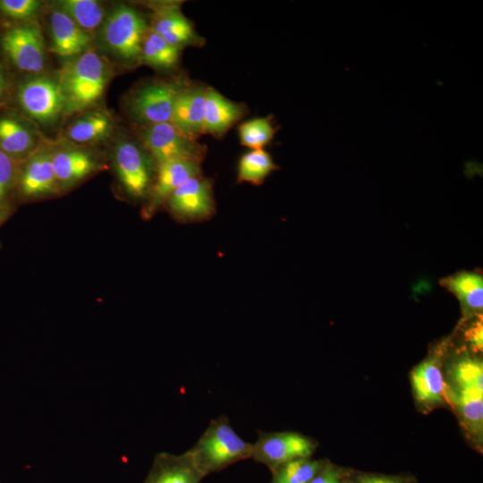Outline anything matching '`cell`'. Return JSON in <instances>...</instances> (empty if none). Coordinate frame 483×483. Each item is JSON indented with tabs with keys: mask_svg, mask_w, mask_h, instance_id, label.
Returning <instances> with one entry per match:
<instances>
[{
	"mask_svg": "<svg viewBox=\"0 0 483 483\" xmlns=\"http://www.w3.org/2000/svg\"><path fill=\"white\" fill-rule=\"evenodd\" d=\"M445 396L470 446L483 450V361L468 349L449 352L445 364Z\"/></svg>",
	"mask_w": 483,
	"mask_h": 483,
	"instance_id": "cell-1",
	"label": "cell"
},
{
	"mask_svg": "<svg viewBox=\"0 0 483 483\" xmlns=\"http://www.w3.org/2000/svg\"><path fill=\"white\" fill-rule=\"evenodd\" d=\"M186 453L205 478L240 461L251 459L252 444L234 431L227 416L220 415L209 422L197 443Z\"/></svg>",
	"mask_w": 483,
	"mask_h": 483,
	"instance_id": "cell-2",
	"label": "cell"
},
{
	"mask_svg": "<svg viewBox=\"0 0 483 483\" xmlns=\"http://www.w3.org/2000/svg\"><path fill=\"white\" fill-rule=\"evenodd\" d=\"M109 78L105 60L88 48L61 68L57 81L64 100L65 113L82 110L97 101Z\"/></svg>",
	"mask_w": 483,
	"mask_h": 483,
	"instance_id": "cell-3",
	"label": "cell"
},
{
	"mask_svg": "<svg viewBox=\"0 0 483 483\" xmlns=\"http://www.w3.org/2000/svg\"><path fill=\"white\" fill-rule=\"evenodd\" d=\"M450 350V339L442 340L410 372L415 408L421 414L448 407L444 370Z\"/></svg>",
	"mask_w": 483,
	"mask_h": 483,
	"instance_id": "cell-4",
	"label": "cell"
},
{
	"mask_svg": "<svg viewBox=\"0 0 483 483\" xmlns=\"http://www.w3.org/2000/svg\"><path fill=\"white\" fill-rule=\"evenodd\" d=\"M148 28L145 19L135 9L119 5L106 18L101 38L115 56L127 64H134L140 61Z\"/></svg>",
	"mask_w": 483,
	"mask_h": 483,
	"instance_id": "cell-5",
	"label": "cell"
},
{
	"mask_svg": "<svg viewBox=\"0 0 483 483\" xmlns=\"http://www.w3.org/2000/svg\"><path fill=\"white\" fill-rule=\"evenodd\" d=\"M140 136L156 165L174 159L200 164L206 153L204 145L188 138L171 123L145 125Z\"/></svg>",
	"mask_w": 483,
	"mask_h": 483,
	"instance_id": "cell-6",
	"label": "cell"
},
{
	"mask_svg": "<svg viewBox=\"0 0 483 483\" xmlns=\"http://www.w3.org/2000/svg\"><path fill=\"white\" fill-rule=\"evenodd\" d=\"M258 439L252 444L251 459L272 470L300 458H311L318 443L316 439L297 431H258Z\"/></svg>",
	"mask_w": 483,
	"mask_h": 483,
	"instance_id": "cell-7",
	"label": "cell"
},
{
	"mask_svg": "<svg viewBox=\"0 0 483 483\" xmlns=\"http://www.w3.org/2000/svg\"><path fill=\"white\" fill-rule=\"evenodd\" d=\"M186 85L180 80L145 84L129 97V112L145 125L170 123L177 97Z\"/></svg>",
	"mask_w": 483,
	"mask_h": 483,
	"instance_id": "cell-8",
	"label": "cell"
},
{
	"mask_svg": "<svg viewBox=\"0 0 483 483\" xmlns=\"http://www.w3.org/2000/svg\"><path fill=\"white\" fill-rule=\"evenodd\" d=\"M154 165L146 149L131 140H121L114 147V169L124 191L131 198L142 199L148 195L154 181Z\"/></svg>",
	"mask_w": 483,
	"mask_h": 483,
	"instance_id": "cell-9",
	"label": "cell"
},
{
	"mask_svg": "<svg viewBox=\"0 0 483 483\" xmlns=\"http://www.w3.org/2000/svg\"><path fill=\"white\" fill-rule=\"evenodd\" d=\"M18 100L23 111L42 123L56 121L65 113V100L57 80L32 78L21 85Z\"/></svg>",
	"mask_w": 483,
	"mask_h": 483,
	"instance_id": "cell-10",
	"label": "cell"
},
{
	"mask_svg": "<svg viewBox=\"0 0 483 483\" xmlns=\"http://www.w3.org/2000/svg\"><path fill=\"white\" fill-rule=\"evenodd\" d=\"M165 205L182 222L208 218L215 212L212 184L200 174L195 175L179 186Z\"/></svg>",
	"mask_w": 483,
	"mask_h": 483,
	"instance_id": "cell-11",
	"label": "cell"
},
{
	"mask_svg": "<svg viewBox=\"0 0 483 483\" xmlns=\"http://www.w3.org/2000/svg\"><path fill=\"white\" fill-rule=\"evenodd\" d=\"M2 47L20 70L38 73L45 66L46 52L40 30L32 25L16 27L2 37Z\"/></svg>",
	"mask_w": 483,
	"mask_h": 483,
	"instance_id": "cell-12",
	"label": "cell"
},
{
	"mask_svg": "<svg viewBox=\"0 0 483 483\" xmlns=\"http://www.w3.org/2000/svg\"><path fill=\"white\" fill-rule=\"evenodd\" d=\"M157 166L156 176L148 192V200L143 210L144 216L149 218L171 194L190 178L200 174L199 163L174 159L163 162Z\"/></svg>",
	"mask_w": 483,
	"mask_h": 483,
	"instance_id": "cell-13",
	"label": "cell"
},
{
	"mask_svg": "<svg viewBox=\"0 0 483 483\" xmlns=\"http://www.w3.org/2000/svg\"><path fill=\"white\" fill-rule=\"evenodd\" d=\"M149 28L166 42L181 49L188 46L199 47L204 42L192 22L182 13L178 3L157 4Z\"/></svg>",
	"mask_w": 483,
	"mask_h": 483,
	"instance_id": "cell-14",
	"label": "cell"
},
{
	"mask_svg": "<svg viewBox=\"0 0 483 483\" xmlns=\"http://www.w3.org/2000/svg\"><path fill=\"white\" fill-rule=\"evenodd\" d=\"M207 88L186 85L177 97L170 123L191 140L204 133Z\"/></svg>",
	"mask_w": 483,
	"mask_h": 483,
	"instance_id": "cell-15",
	"label": "cell"
},
{
	"mask_svg": "<svg viewBox=\"0 0 483 483\" xmlns=\"http://www.w3.org/2000/svg\"><path fill=\"white\" fill-rule=\"evenodd\" d=\"M23 196L39 198L54 194L58 189L52 151L39 150L29 157L20 177Z\"/></svg>",
	"mask_w": 483,
	"mask_h": 483,
	"instance_id": "cell-16",
	"label": "cell"
},
{
	"mask_svg": "<svg viewBox=\"0 0 483 483\" xmlns=\"http://www.w3.org/2000/svg\"><path fill=\"white\" fill-rule=\"evenodd\" d=\"M50 50L62 57L76 56L88 49L91 41L89 32L79 27L61 9H55L50 15Z\"/></svg>",
	"mask_w": 483,
	"mask_h": 483,
	"instance_id": "cell-17",
	"label": "cell"
},
{
	"mask_svg": "<svg viewBox=\"0 0 483 483\" xmlns=\"http://www.w3.org/2000/svg\"><path fill=\"white\" fill-rule=\"evenodd\" d=\"M52 158L59 191L77 183L98 168L95 157L79 148L53 151Z\"/></svg>",
	"mask_w": 483,
	"mask_h": 483,
	"instance_id": "cell-18",
	"label": "cell"
},
{
	"mask_svg": "<svg viewBox=\"0 0 483 483\" xmlns=\"http://www.w3.org/2000/svg\"><path fill=\"white\" fill-rule=\"evenodd\" d=\"M245 112L242 105L225 98L213 88H207L204 133L222 137Z\"/></svg>",
	"mask_w": 483,
	"mask_h": 483,
	"instance_id": "cell-19",
	"label": "cell"
},
{
	"mask_svg": "<svg viewBox=\"0 0 483 483\" xmlns=\"http://www.w3.org/2000/svg\"><path fill=\"white\" fill-rule=\"evenodd\" d=\"M204 477L185 452L157 456L144 483H200Z\"/></svg>",
	"mask_w": 483,
	"mask_h": 483,
	"instance_id": "cell-20",
	"label": "cell"
},
{
	"mask_svg": "<svg viewBox=\"0 0 483 483\" xmlns=\"http://www.w3.org/2000/svg\"><path fill=\"white\" fill-rule=\"evenodd\" d=\"M444 284L458 298L466 319L482 315L483 279L469 272H462L444 280Z\"/></svg>",
	"mask_w": 483,
	"mask_h": 483,
	"instance_id": "cell-21",
	"label": "cell"
},
{
	"mask_svg": "<svg viewBox=\"0 0 483 483\" xmlns=\"http://www.w3.org/2000/svg\"><path fill=\"white\" fill-rule=\"evenodd\" d=\"M112 129L113 122L109 114L102 111H93L74 121L69 126L67 135L76 143H92L108 137Z\"/></svg>",
	"mask_w": 483,
	"mask_h": 483,
	"instance_id": "cell-22",
	"label": "cell"
},
{
	"mask_svg": "<svg viewBox=\"0 0 483 483\" xmlns=\"http://www.w3.org/2000/svg\"><path fill=\"white\" fill-rule=\"evenodd\" d=\"M35 147L30 129L11 117L0 119V150L12 158L25 157Z\"/></svg>",
	"mask_w": 483,
	"mask_h": 483,
	"instance_id": "cell-23",
	"label": "cell"
},
{
	"mask_svg": "<svg viewBox=\"0 0 483 483\" xmlns=\"http://www.w3.org/2000/svg\"><path fill=\"white\" fill-rule=\"evenodd\" d=\"M181 48L166 42L150 28L145 36L140 61L161 70L174 67L179 62Z\"/></svg>",
	"mask_w": 483,
	"mask_h": 483,
	"instance_id": "cell-24",
	"label": "cell"
},
{
	"mask_svg": "<svg viewBox=\"0 0 483 483\" xmlns=\"http://www.w3.org/2000/svg\"><path fill=\"white\" fill-rule=\"evenodd\" d=\"M326 460L300 458L282 463L270 470V483H309Z\"/></svg>",
	"mask_w": 483,
	"mask_h": 483,
	"instance_id": "cell-25",
	"label": "cell"
},
{
	"mask_svg": "<svg viewBox=\"0 0 483 483\" xmlns=\"http://www.w3.org/2000/svg\"><path fill=\"white\" fill-rule=\"evenodd\" d=\"M275 169L277 166L269 153L263 148L252 149L244 154L239 161L238 182L258 185Z\"/></svg>",
	"mask_w": 483,
	"mask_h": 483,
	"instance_id": "cell-26",
	"label": "cell"
},
{
	"mask_svg": "<svg viewBox=\"0 0 483 483\" xmlns=\"http://www.w3.org/2000/svg\"><path fill=\"white\" fill-rule=\"evenodd\" d=\"M59 9L89 33L97 29L104 20V8L94 0H64L59 2Z\"/></svg>",
	"mask_w": 483,
	"mask_h": 483,
	"instance_id": "cell-27",
	"label": "cell"
},
{
	"mask_svg": "<svg viewBox=\"0 0 483 483\" xmlns=\"http://www.w3.org/2000/svg\"><path fill=\"white\" fill-rule=\"evenodd\" d=\"M276 131L270 117L246 121L238 129L241 144L251 149H260L268 144Z\"/></svg>",
	"mask_w": 483,
	"mask_h": 483,
	"instance_id": "cell-28",
	"label": "cell"
},
{
	"mask_svg": "<svg viewBox=\"0 0 483 483\" xmlns=\"http://www.w3.org/2000/svg\"><path fill=\"white\" fill-rule=\"evenodd\" d=\"M355 469L326 460L309 483H351Z\"/></svg>",
	"mask_w": 483,
	"mask_h": 483,
	"instance_id": "cell-29",
	"label": "cell"
},
{
	"mask_svg": "<svg viewBox=\"0 0 483 483\" xmlns=\"http://www.w3.org/2000/svg\"><path fill=\"white\" fill-rule=\"evenodd\" d=\"M351 483H419L410 472L382 473L355 470Z\"/></svg>",
	"mask_w": 483,
	"mask_h": 483,
	"instance_id": "cell-30",
	"label": "cell"
},
{
	"mask_svg": "<svg viewBox=\"0 0 483 483\" xmlns=\"http://www.w3.org/2000/svg\"><path fill=\"white\" fill-rule=\"evenodd\" d=\"M40 4L37 0H2L0 11L13 19H27L38 12Z\"/></svg>",
	"mask_w": 483,
	"mask_h": 483,
	"instance_id": "cell-31",
	"label": "cell"
},
{
	"mask_svg": "<svg viewBox=\"0 0 483 483\" xmlns=\"http://www.w3.org/2000/svg\"><path fill=\"white\" fill-rule=\"evenodd\" d=\"M16 176L14 159L0 150V199L11 189Z\"/></svg>",
	"mask_w": 483,
	"mask_h": 483,
	"instance_id": "cell-32",
	"label": "cell"
},
{
	"mask_svg": "<svg viewBox=\"0 0 483 483\" xmlns=\"http://www.w3.org/2000/svg\"><path fill=\"white\" fill-rule=\"evenodd\" d=\"M472 319V322L464 332L465 343L468 345L466 349L474 353L481 354L483 346L482 315L477 316Z\"/></svg>",
	"mask_w": 483,
	"mask_h": 483,
	"instance_id": "cell-33",
	"label": "cell"
},
{
	"mask_svg": "<svg viewBox=\"0 0 483 483\" xmlns=\"http://www.w3.org/2000/svg\"><path fill=\"white\" fill-rule=\"evenodd\" d=\"M4 86V79L2 72H0V94L2 93Z\"/></svg>",
	"mask_w": 483,
	"mask_h": 483,
	"instance_id": "cell-34",
	"label": "cell"
},
{
	"mask_svg": "<svg viewBox=\"0 0 483 483\" xmlns=\"http://www.w3.org/2000/svg\"><path fill=\"white\" fill-rule=\"evenodd\" d=\"M3 220V211L0 209V223L2 222Z\"/></svg>",
	"mask_w": 483,
	"mask_h": 483,
	"instance_id": "cell-35",
	"label": "cell"
}]
</instances>
